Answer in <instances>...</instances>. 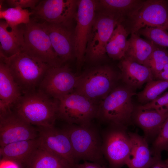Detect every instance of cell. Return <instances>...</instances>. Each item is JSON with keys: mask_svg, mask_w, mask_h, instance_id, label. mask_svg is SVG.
Segmentation results:
<instances>
[{"mask_svg": "<svg viewBox=\"0 0 168 168\" xmlns=\"http://www.w3.org/2000/svg\"><path fill=\"white\" fill-rule=\"evenodd\" d=\"M38 130L11 109L0 113V147L23 140L35 139Z\"/></svg>", "mask_w": 168, "mask_h": 168, "instance_id": "7c38bea8", "label": "cell"}, {"mask_svg": "<svg viewBox=\"0 0 168 168\" xmlns=\"http://www.w3.org/2000/svg\"><path fill=\"white\" fill-rule=\"evenodd\" d=\"M168 63V50L155 44L153 52L143 65L150 70L154 77L163 70Z\"/></svg>", "mask_w": 168, "mask_h": 168, "instance_id": "f1b7e54d", "label": "cell"}, {"mask_svg": "<svg viewBox=\"0 0 168 168\" xmlns=\"http://www.w3.org/2000/svg\"><path fill=\"white\" fill-rule=\"evenodd\" d=\"M155 44L144 39L136 33L131 34L128 40V46L125 57L142 65L150 57Z\"/></svg>", "mask_w": 168, "mask_h": 168, "instance_id": "cb8c5ba5", "label": "cell"}, {"mask_svg": "<svg viewBox=\"0 0 168 168\" xmlns=\"http://www.w3.org/2000/svg\"><path fill=\"white\" fill-rule=\"evenodd\" d=\"M78 77L66 65L50 67L38 89L50 97L58 99L73 91Z\"/></svg>", "mask_w": 168, "mask_h": 168, "instance_id": "4fadbf2b", "label": "cell"}, {"mask_svg": "<svg viewBox=\"0 0 168 168\" xmlns=\"http://www.w3.org/2000/svg\"><path fill=\"white\" fill-rule=\"evenodd\" d=\"M57 100L58 117L69 124L89 126L96 118L99 104L84 96L72 92Z\"/></svg>", "mask_w": 168, "mask_h": 168, "instance_id": "52a82bcc", "label": "cell"}, {"mask_svg": "<svg viewBox=\"0 0 168 168\" xmlns=\"http://www.w3.org/2000/svg\"><path fill=\"white\" fill-rule=\"evenodd\" d=\"M119 23H121L120 21L113 16L101 12L96 15L88 38L85 59L94 63L105 58L107 44Z\"/></svg>", "mask_w": 168, "mask_h": 168, "instance_id": "9c48e42d", "label": "cell"}, {"mask_svg": "<svg viewBox=\"0 0 168 168\" xmlns=\"http://www.w3.org/2000/svg\"><path fill=\"white\" fill-rule=\"evenodd\" d=\"M39 146L38 138L11 143L0 147V156L2 159L28 164Z\"/></svg>", "mask_w": 168, "mask_h": 168, "instance_id": "603a6c76", "label": "cell"}, {"mask_svg": "<svg viewBox=\"0 0 168 168\" xmlns=\"http://www.w3.org/2000/svg\"><path fill=\"white\" fill-rule=\"evenodd\" d=\"M64 129L70 140L76 162L80 160L98 164L102 162V140L91 125L69 124Z\"/></svg>", "mask_w": 168, "mask_h": 168, "instance_id": "5b68a950", "label": "cell"}, {"mask_svg": "<svg viewBox=\"0 0 168 168\" xmlns=\"http://www.w3.org/2000/svg\"><path fill=\"white\" fill-rule=\"evenodd\" d=\"M149 168H168L164 161L160 160Z\"/></svg>", "mask_w": 168, "mask_h": 168, "instance_id": "8d00e7d4", "label": "cell"}, {"mask_svg": "<svg viewBox=\"0 0 168 168\" xmlns=\"http://www.w3.org/2000/svg\"><path fill=\"white\" fill-rule=\"evenodd\" d=\"M119 67L120 70L121 79L124 84L135 90L154 80L148 68L127 57H124L120 60Z\"/></svg>", "mask_w": 168, "mask_h": 168, "instance_id": "d6986e66", "label": "cell"}, {"mask_svg": "<svg viewBox=\"0 0 168 168\" xmlns=\"http://www.w3.org/2000/svg\"><path fill=\"white\" fill-rule=\"evenodd\" d=\"M128 133L131 147L125 165L128 168H149L161 159V155L154 153L149 148L144 137L135 133Z\"/></svg>", "mask_w": 168, "mask_h": 168, "instance_id": "e0dca14e", "label": "cell"}, {"mask_svg": "<svg viewBox=\"0 0 168 168\" xmlns=\"http://www.w3.org/2000/svg\"><path fill=\"white\" fill-rule=\"evenodd\" d=\"M120 72L111 66H97L78 76L73 92L82 95L98 104L118 85Z\"/></svg>", "mask_w": 168, "mask_h": 168, "instance_id": "3957f363", "label": "cell"}, {"mask_svg": "<svg viewBox=\"0 0 168 168\" xmlns=\"http://www.w3.org/2000/svg\"><path fill=\"white\" fill-rule=\"evenodd\" d=\"M167 2H168V0H167Z\"/></svg>", "mask_w": 168, "mask_h": 168, "instance_id": "ab89813d", "label": "cell"}, {"mask_svg": "<svg viewBox=\"0 0 168 168\" xmlns=\"http://www.w3.org/2000/svg\"><path fill=\"white\" fill-rule=\"evenodd\" d=\"M155 80L168 81V71L163 70L154 77Z\"/></svg>", "mask_w": 168, "mask_h": 168, "instance_id": "d590c367", "label": "cell"}, {"mask_svg": "<svg viewBox=\"0 0 168 168\" xmlns=\"http://www.w3.org/2000/svg\"><path fill=\"white\" fill-rule=\"evenodd\" d=\"M121 24L128 35L147 26L160 28L168 31L167 0H144L139 10Z\"/></svg>", "mask_w": 168, "mask_h": 168, "instance_id": "ba28073f", "label": "cell"}, {"mask_svg": "<svg viewBox=\"0 0 168 168\" xmlns=\"http://www.w3.org/2000/svg\"><path fill=\"white\" fill-rule=\"evenodd\" d=\"M152 151L157 155L168 149V117L163 124L152 143Z\"/></svg>", "mask_w": 168, "mask_h": 168, "instance_id": "4dcf8cb0", "label": "cell"}, {"mask_svg": "<svg viewBox=\"0 0 168 168\" xmlns=\"http://www.w3.org/2000/svg\"><path fill=\"white\" fill-rule=\"evenodd\" d=\"M75 168H105L101 166L99 164L96 163L89 162L85 161L82 163L77 164L75 166Z\"/></svg>", "mask_w": 168, "mask_h": 168, "instance_id": "e575fe53", "label": "cell"}, {"mask_svg": "<svg viewBox=\"0 0 168 168\" xmlns=\"http://www.w3.org/2000/svg\"><path fill=\"white\" fill-rule=\"evenodd\" d=\"M20 26L11 27L5 20L0 21V55L9 58L21 52L24 44V26Z\"/></svg>", "mask_w": 168, "mask_h": 168, "instance_id": "44dd1931", "label": "cell"}, {"mask_svg": "<svg viewBox=\"0 0 168 168\" xmlns=\"http://www.w3.org/2000/svg\"><path fill=\"white\" fill-rule=\"evenodd\" d=\"M164 162L165 163V164L168 167V158L165 161H164Z\"/></svg>", "mask_w": 168, "mask_h": 168, "instance_id": "f35d334b", "label": "cell"}, {"mask_svg": "<svg viewBox=\"0 0 168 168\" xmlns=\"http://www.w3.org/2000/svg\"><path fill=\"white\" fill-rule=\"evenodd\" d=\"M19 164L12 161L2 159L0 168H19Z\"/></svg>", "mask_w": 168, "mask_h": 168, "instance_id": "836d02e7", "label": "cell"}, {"mask_svg": "<svg viewBox=\"0 0 168 168\" xmlns=\"http://www.w3.org/2000/svg\"><path fill=\"white\" fill-rule=\"evenodd\" d=\"M32 12L19 7H10L0 11V18L5 20L11 27L26 25L30 21Z\"/></svg>", "mask_w": 168, "mask_h": 168, "instance_id": "4316f807", "label": "cell"}, {"mask_svg": "<svg viewBox=\"0 0 168 168\" xmlns=\"http://www.w3.org/2000/svg\"><path fill=\"white\" fill-rule=\"evenodd\" d=\"M39 146L63 159L74 168L77 164L69 137L64 129L39 127Z\"/></svg>", "mask_w": 168, "mask_h": 168, "instance_id": "9a60e30c", "label": "cell"}, {"mask_svg": "<svg viewBox=\"0 0 168 168\" xmlns=\"http://www.w3.org/2000/svg\"><path fill=\"white\" fill-rule=\"evenodd\" d=\"M168 88V81L153 80L147 83L142 91L136 94L138 101L145 105L152 101Z\"/></svg>", "mask_w": 168, "mask_h": 168, "instance_id": "83f0119b", "label": "cell"}, {"mask_svg": "<svg viewBox=\"0 0 168 168\" xmlns=\"http://www.w3.org/2000/svg\"><path fill=\"white\" fill-rule=\"evenodd\" d=\"M163 70L168 71V63L165 66Z\"/></svg>", "mask_w": 168, "mask_h": 168, "instance_id": "74e56055", "label": "cell"}, {"mask_svg": "<svg viewBox=\"0 0 168 168\" xmlns=\"http://www.w3.org/2000/svg\"><path fill=\"white\" fill-rule=\"evenodd\" d=\"M138 106L145 109H153L160 111H168V92L151 102Z\"/></svg>", "mask_w": 168, "mask_h": 168, "instance_id": "1f68e13d", "label": "cell"}, {"mask_svg": "<svg viewBox=\"0 0 168 168\" xmlns=\"http://www.w3.org/2000/svg\"><path fill=\"white\" fill-rule=\"evenodd\" d=\"M24 44L21 52L51 67L62 65L46 32L35 19L24 25Z\"/></svg>", "mask_w": 168, "mask_h": 168, "instance_id": "8992f818", "label": "cell"}, {"mask_svg": "<svg viewBox=\"0 0 168 168\" xmlns=\"http://www.w3.org/2000/svg\"><path fill=\"white\" fill-rule=\"evenodd\" d=\"M27 165L29 168H74L63 159L39 146Z\"/></svg>", "mask_w": 168, "mask_h": 168, "instance_id": "484cf974", "label": "cell"}, {"mask_svg": "<svg viewBox=\"0 0 168 168\" xmlns=\"http://www.w3.org/2000/svg\"><path fill=\"white\" fill-rule=\"evenodd\" d=\"M78 0H40L32 11L34 18L40 21L70 24L75 18Z\"/></svg>", "mask_w": 168, "mask_h": 168, "instance_id": "5bb4252c", "label": "cell"}, {"mask_svg": "<svg viewBox=\"0 0 168 168\" xmlns=\"http://www.w3.org/2000/svg\"><path fill=\"white\" fill-rule=\"evenodd\" d=\"M22 94L38 89L45 74L51 67L22 52L9 58L2 56Z\"/></svg>", "mask_w": 168, "mask_h": 168, "instance_id": "277c9868", "label": "cell"}, {"mask_svg": "<svg viewBox=\"0 0 168 168\" xmlns=\"http://www.w3.org/2000/svg\"><path fill=\"white\" fill-rule=\"evenodd\" d=\"M102 139V151L111 168H120L125 165L131 147V141L124 127L110 125Z\"/></svg>", "mask_w": 168, "mask_h": 168, "instance_id": "8fae6325", "label": "cell"}, {"mask_svg": "<svg viewBox=\"0 0 168 168\" xmlns=\"http://www.w3.org/2000/svg\"><path fill=\"white\" fill-rule=\"evenodd\" d=\"M168 117V111L145 109L135 107L132 120L143 131L145 138L156 137Z\"/></svg>", "mask_w": 168, "mask_h": 168, "instance_id": "ac0fdd59", "label": "cell"}, {"mask_svg": "<svg viewBox=\"0 0 168 168\" xmlns=\"http://www.w3.org/2000/svg\"><path fill=\"white\" fill-rule=\"evenodd\" d=\"M11 109L33 126L51 127L58 118V100L38 89L22 94Z\"/></svg>", "mask_w": 168, "mask_h": 168, "instance_id": "6da1fadb", "label": "cell"}, {"mask_svg": "<svg viewBox=\"0 0 168 168\" xmlns=\"http://www.w3.org/2000/svg\"><path fill=\"white\" fill-rule=\"evenodd\" d=\"M97 10L96 1L78 0L75 18L77 24L74 31V50L78 68L85 61L88 38Z\"/></svg>", "mask_w": 168, "mask_h": 168, "instance_id": "30bf717a", "label": "cell"}, {"mask_svg": "<svg viewBox=\"0 0 168 168\" xmlns=\"http://www.w3.org/2000/svg\"><path fill=\"white\" fill-rule=\"evenodd\" d=\"M22 94L4 59L0 56V113L10 110Z\"/></svg>", "mask_w": 168, "mask_h": 168, "instance_id": "ffe728a7", "label": "cell"}, {"mask_svg": "<svg viewBox=\"0 0 168 168\" xmlns=\"http://www.w3.org/2000/svg\"><path fill=\"white\" fill-rule=\"evenodd\" d=\"M135 90L125 84L118 85L99 104L96 118L110 125L126 127L132 120Z\"/></svg>", "mask_w": 168, "mask_h": 168, "instance_id": "7a4b0ae2", "label": "cell"}, {"mask_svg": "<svg viewBox=\"0 0 168 168\" xmlns=\"http://www.w3.org/2000/svg\"><path fill=\"white\" fill-rule=\"evenodd\" d=\"M10 7H19L25 9L30 8L34 10L40 2L38 0H6Z\"/></svg>", "mask_w": 168, "mask_h": 168, "instance_id": "d6a6232c", "label": "cell"}, {"mask_svg": "<svg viewBox=\"0 0 168 168\" xmlns=\"http://www.w3.org/2000/svg\"><path fill=\"white\" fill-rule=\"evenodd\" d=\"M142 35L154 44L168 48V31L163 28L147 26L135 33Z\"/></svg>", "mask_w": 168, "mask_h": 168, "instance_id": "f546056e", "label": "cell"}, {"mask_svg": "<svg viewBox=\"0 0 168 168\" xmlns=\"http://www.w3.org/2000/svg\"><path fill=\"white\" fill-rule=\"evenodd\" d=\"M144 1L142 0H98L96 1L97 10L100 9V12L113 16L121 23L134 14Z\"/></svg>", "mask_w": 168, "mask_h": 168, "instance_id": "7402d4cb", "label": "cell"}, {"mask_svg": "<svg viewBox=\"0 0 168 168\" xmlns=\"http://www.w3.org/2000/svg\"><path fill=\"white\" fill-rule=\"evenodd\" d=\"M128 35L124 26L119 24L114 29L106 47V53L114 60L124 58L128 46Z\"/></svg>", "mask_w": 168, "mask_h": 168, "instance_id": "d4e9b609", "label": "cell"}, {"mask_svg": "<svg viewBox=\"0 0 168 168\" xmlns=\"http://www.w3.org/2000/svg\"><path fill=\"white\" fill-rule=\"evenodd\" d=\"M37 21L48 35L54 49L62 64L75 57L74 32L70 29V24Z\"/></svg>", "mask_w": 168, "mask_h": 168, "instance_id": "2e32d148", "label": "cell"}]
</instances>
